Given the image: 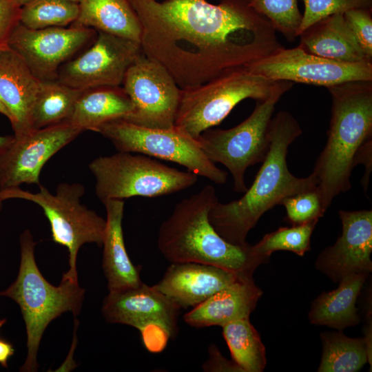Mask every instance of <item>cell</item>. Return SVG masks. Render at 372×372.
<instances>
[{"instance_id":"cell-21","label":"cell","mask_w":372,"mask_h":372,"mask_svg":"<svg viewBox=\"0 0 372 372\" xmlns=\"http://www.w3.org/2000/svg\"><path fill=\"white\" fill-rule=\"evenodd\" d=\"M298 45L304 51L345 63H372L357 41L343 13L334 14L312 24L302 32Z\"/></svg>"},{"instance_id":"cell-11","label":"cell","mask_w":372,"mask_h":372,"mask_svg":"<svg viewBox=\"0 0 372 372\" xmlns=\"http://www.w3.org/2000/svg\"><path fill=\"white\" fill-rule=\"evenodd\" d=\"M122 85L134 106L124 120L149 128L174 127L181 89L163 65L142 52L127 69Z\"/></svg>"},{"instance_id":"cell-43","label":"cell","mask_w":372,"mask_h":372,"mask_svg":"<svg viewBox=\"0 0 372 372\" xmlns=\"http://www.w3.org/2000/svg\"><path fill=\"white\" fill-rule=\"evenodd\" d=\"M6 322V319L0 320V327H1V326H3Z\"/></svg>"},{"instance_id":"cell-1","label":"cell","mask_w":372,"mask_h":372,"mask_svg":"<svg viewBox=\"0 0 372 372\" xmlns=\"http://www.w3.org/2000/svg\"><path fill=\"white\" fill-rule=\"evenodd\" d=\"M141 27L143 53L180 89L244 68L283 48L248 0H129Z\"/></svg>"},{"instance_id":"cell-25","label":"cell","mask_w":372,"mask_h":372,"mask_svg":"<svg viewBox=\"0 0 372 372\" xmlns=\"http://www.w3.org/2000/svg\"><path fill=\"white\" fill-rule=\"evenodd\" d=\"M73 24L140 43L141 23L129 0H79Z\"/></svg>"},{"instance_id":"cell-34","label":"cell","mask_w":372,"mask_h":372,"mask_svg":"<svg viewBox=\"0 0 372 372\" xmlns=\"http://www.w3.org/2000/svg\"><path fill=\"white\" fill-rule=\"evenodd\" d=\"M344 17L365 54L372 59L371 8H355L343 13Z\"/></svg>"},{"instance_id":"cell-27","label":"cell","mask_w":372,"mask_h":372,"mask_svg":"<svg viewBox=\"0 0 372 372\" xmlns=\"http://www.w3.org/2000/svg\"><path fill=\"white\" fill-rule=\"evenodd\" d=\"M322 353L319 372H355L369 362L371 355L364 338H352L341 331L320 333Z\"/></svg>"},{"instance_id":"cell-20","label":"cell","mask_w":372,"mask_h":372,"mask_svg":"<svg viewBox=\"0 0 372 372\" xmlns=\"http://www.w3.org/2000/svg\"><path fill=\"white\" fill-rule=\"evenodd\" d=\"M262 294L253 277H241L194 307L183 320L189 326L203 328L249 318Z\"/></svg>"},{"instance_id":"cell-19","label":"cell","mask_w":372,"mask_h":372,"mask_svg":"<svg viewBox=\"0 0 372 372\" xmlns=\"http://www.w3.org/2000/svg\"><path fill=\"white\" fill-rule=\"evenodd\" d=\"M40 82L8 45L0 48V99L10 114L15 138L34 131L32 112Z\"/></svg>"},{"instance_id":"cell-26","label":"cell","mask_w":372,"mask_h":372,"mask_svg":"<svg viewBox=\"0 0 372 372\" xmlns=\"http://www.w3.org/2000/svg\"><path fill=\"white\" fill-rule=\"evenodd\" d=\"M82 91L58 80L41 81L32 112V130L68 121Z\"/></svg>"},{"instance_id":"cell-31","label":"cell","mask_w":372,"mask_h":372,"mask_svg":"<svg viewBox=\"0 0 372 372\" xmlns=\"http://www.w3.org/2000/svg\"><path fill=\"white\" fill-rule=\"evenodd\" d=\"M258 14L265 17L276 32L291 42L298 37L302 14L298 0H248Z\"/></svg>"},{"instance_id":"cell-42","label":"cell","mask_w":372,"mask_h":372,"mask_svg":"<svg viewBox=\"0 0 372 372\" xmlns=\"http://www.w3.org/2000/svg\"><path fill=\"white\" fill-rule=\"evenodd\" d=\"M31 1H33V0H17V1L18 2V3L22 6H23L24 4ZM72 1H76V2H78L79 0H72Z\"/></svg>"},{"instance_id":"cell-14","label":"cell","mask_w":372,"mask_h":372,"mask_svg":"<svg viewBox=\"0 0 372 372\" xmlns=\"http://www.w3.org/2000/svg\"><path fill=\"white\" fill-rule=\"evenodd\" d=\"M96 35L94 29L74 24L32 30L19 23L8 45L39 80L54 81L57 79L60 68L89 46Z\"/></svg>"},{"instance_id":"cell-13","label":"cell","mask_w":372,"mask_h":372,"mask_svg":"<svg viewBox=\"0 0 372 372\" xmlns=\"http://www.w3.org/2000/svg\"><path fill=\"white\" fill-rule=\"evenodd\" d=\"M142 52L137 41L97 31L89 46L60 68L56 80L81 90L118 87Z\"/></svg>"},{"instance_id":"cell-7","label":"cell","mask_w":372,"mask_h":372,"mask_svg":"<svg viewBox=\"0 0 372 372\" xmlns=\"http://www.w3.org/2000/svg\"><path fill=\"white\" fill-rule=\"evenodd\" d=\"M89 168L96 180V195L102 203L169 195L188 189L198 181L193 172L180 171L149 156L131 152L98 157Z\"/></svg>"},{"instance_id":"cell-2","label":"cell","mask_w":372,"mask_h":372,"mask_svg":"<svg viewBox=\"0 0 372 372\" xmlns=\"http://www.w3.org/2000/svg\"><path fill=\"white\" fill-rule=\"evenodd\" d=\"M298 121L287 111L272 117L269 125V147L251 187L239 199L227 203L218 201L209 214V220L218 234L227 242L245 245L249 231L260 217L285 198L316 189L313 174L304 178L288 169L289 146L302 134Z\"/></svg>"},{"instance_id":"cell-29","label":"cell","mask_w":372,"mask_h":372,"mask_svg":"<svg viewBox=\"0 0 372 372\" xmlns=\"http://www.w3.org/2000/svg\"><path fill=\"white\" fill-rule=\"evenodd\" d=\"M79 11L78 2L72 0H33L21 7L19 23L32 30L68 27Z\"/></svg>"},{"instance_id":"cell-22","label":"cell","mask_w":372,"mask_h":372,"mask_svg":"<svg viewBox=\"0 0 372 372\" xmlns=\"http://www.w3.org/2000/svg\"><path fill=\"white\" fill-rule=\"evenodd\" d=\"M106 210V225L103 239L102 267L109 291L133 287L142 282L139 270L126 251L122 220L124 200L110 199L103 202Z\"/></svg>"},{"instance_id":"cell-35","label":"cell","mask_w":372,"mask_h":372,"mask_svg":"<svg viewBox=\"0 0 372 372\" xmlns=\"http://www.w3.org/2000/svg\"><path fill=\"white\" fill-rule=\"evenodd\" d=\"M21 7L17 0H0V48L8 45L13 30L19 23Z\"/></svg>"},{"instance_id":"cell-12","label":"cell","mask_w":372,"mask_h":372,"mask_svg":"<svg viewBox=\"0 0 372 372\" xmlns=\"http://www.w3.org/2000/svg\"><path fill=\"white\" fill-rule=\"evenodd\" d=\"M271 81H286L326 87L356 81H372V63H345L304 51L298 45L281 48L245 67Z\"/></svg>"},{"instance_id":"cell-36","label":"cell","mask_w":372,"mask_h":372,"mask_svg":"<svg viewBox=\"0 0 372 372\" xmlns=\"http://www.w3.org/2000/svg\"><path fill=\"white\" fill-rule=\"evenodd\" d=\"M143 343L149 352L160 353L172 338L169 331L158 323H150L139 329Z\"/></svg>"},{"instance_id":"cell-23","label":"cell","mask_w":372,"mask_h":372,"mask_svg":"<svg viewBox=\"0 0 372 372\" xmlns=\"http://www.w3.org/2000/svg\"><path fill=\"white\" fill-rule=\"evenodd\" d=\"M369 275L349 274L340 280L335 289L322 293L311 304L308 313L310 323L339 331L358 324L360 318L355 302Z\"/></svg>"},{"instance_id":"cell-40","label":"cell","mask_w":372,"mask_h":372,"mask_svg":"<svg viewBox=\"0 0 372 372\" xmlns=\"http://www.w3.org/2000/svg\"><path fill=\"white\" fill-rule=\"evenodd\" d=\"M0 113L7 117L8 119L10 118V114L5 106V105L3 103L1 100L0 99Z\"/></svg>"},{"instance_id":"cell-6","label":"cell","mask_w":372,"mask_h":372,"mask_svg":"<svg viewBox=\"0 0 372 372\" xmlns=\"http://www.w3.org/2000/svg\"><path fill=\"white\" fill-rule=\"evenodd\" d=\"M282 81L267 79L244 67L181 89L174 126L196 139L204 131L220 124L242 101L265 100Z\"/></svg>"},{"instance_id":"cell-30","label":"cell","mask_w":372,"mask_h":372,"mask_svg":"<svg viewBox=\"0 0 372 372\" xmlns=\"http://www.w3.org/2000/svg\"><path fill=\"white\" fill-rule=\"evenodd\" d=\"M318 221H313L291 227H280L276 231L265 234L263 238L253 245L256 253L269 260L276 251H290L303 256L310 250L312 233Z\"/></svg>"},{"instance_id":"cell-38","label":"cell","mask_w":372,"mask_h":372,"mask_svg":"<svg viewBox=\"0 0 372 372\" xmlns=\"http://www.w3.org/2000/svg\"><path fill=\"white\" fill-rule=\"evenodd\" d=\"M14 352V349L9 342L0 339V364L2 366H8V360Z\"/></svg>"},{"instance_id":"cell-3","label":"cell","mask_w":372,"mask_h":372,"mask_svg":"<svg viewBox=\"0 0 372 372\" xmlns=\"http://www.w3.org/2000/svg\"><path fill=\"white\" fill-rule=\"evenodd\" d=\"M218 201L215 188L206 185L178 202L158 229V250L171 263H204L253 277L269 260L258 255L253 245H234L218 234L209 220Z\"/></svg>"},{"instance_id":"cell-15","label":"cell","mask_w":372,"mask_h":372,"mask_svg":"<svg viewBox=\"0 0 372 372\" xmlns=\"http://www.w3.org/2000/svg\"><path fill=\"white\" fill-rule=\"evenodd\" d=\"M82 131L69 121L34 130L0 153V191L23 183L38 184L45 163Z\"/></svg>"},{"instance_id":"cell-4","label":"cell","mask_w":372,"mask_h":372,"mask_svg":"<svg viewBox=\"0 0 372 372\" xmlns=\"http://www.w3.org/2000/svg\"><path fill=\"white\" fill-rule=\"evenodd\" d=\"M327 88L332 101L327 141L312 172L326 211L335 197L351 188L350 177L358 156L372 143V81Z\"/></svg>"},{"instance_id":"cell-5","label":"cell","mask_w":372,"mask_h":372,"mask_svg":"<svg viewBox=\"0 0 372 372\" xmlns=\"http://www.w3.org/2000/svg\"><path fill=\"white\" fill-rule=\"evenodd\" d=\"M21 262L18 276L0 295L14 300L20 307L25 324L28 355L21 371L38 369L37 352L49 323L66 311L79 314L85 290L78 282L62 277L58 287L49 283L40 272L34 258L32 234L24 231L20 237Z\"/></svg>"},{"instance_id":"cell-8","label":"cell","mask_w":372,"mask_h":372,"mask_svg":"<svg viewBox=\"0 0 372 372\" xmlns=\"http://www.w3.org/2000/svg\"><path fill=\"white\" fill-rule=\"evenodd\" d=\"M292 86V82L282 81L269 98L257 101L251 114L242 123L227 130L208 129L196 138L209 160L221 163L230 172L236 192L247 189L246 169L264 161L269 147V125L275 106Z\"/></svg>"},{"instance_id":"cell-10","label":"cell","mask_w":372,"mask_h":372,"mask_svg":"<svg viewBox=\"0 0 372 372\" xmlns=\"http://www.w3.org/2000/svg\"><path fill=\"white\" fill-rule=\"evenodd\" d=\"M97 132L109 139L118 152L171 161L216 184H224L227 180V172L208 158L198 141L175 126L170 129L149 128L120 118L103 124Z\"/></svg>"},{"instance_id":"cell-16","label":"cell","mask_w":372,"mask_h":372,"mask_svg":"<svg viewBox=\"0 0 372 372\" xmlns=\"http://www.w3.org/2000/svg\"><path fill=\"white\" fill-rule=\"evenodd\" d=\"M339 216L342 232L333 245L318 256L315 266L333 282L353 273L372 271V210L345 211Z\"/></svg>"},{"instance_id":"cell-28","label":"cell","mask_w":372,"mask_h":372,"mask_svg":"<svg viewBox=\"0 0 372 372\" xmlns=\"http://www.w3.org/2000/svg\"><path fill=\"white\" fill-rule=\"evenodd\" d=\"M232 360L242 372H262L266 366L265 347L249 318L229 322L222 327Z\"/></svg>"},{"instance_id":"cell-37","label":"cell","mask_w":372,"mask_h":372,"mask_svg":"<svg viewBox=\"0 0 372 372\" xmlns=\"http://www.w3.org/2000/svg\"><path fill=\"white\" fill-rule=\"evenodd\" d=\"M203 369L205 371H242L233 360L225 358L215 345L209 347V358Z\"/></svg>"},{"instance_id":"cell-18","label":"cell","mask_w":372,"mask_h":372,"mask_svg":"<svg viewBox=\"0 0 372 372\" xmlns=\"http://www.w3.org/2000/svg\"><path fill=\"white\" fill-rule=\"evenodd\" d=\"M241 277L245 276L211 265L172 262L154 286L180 309H185L197 306Z\"/></svg>"},{"instance_id":"cell-24","label":"cell","mask_w":372,"mask_h":372,"mask_svg":"<svg viewBox=\"0 0 372 372\" xmlns=\"http://www.w3.org/2000/svg\"><path fill=\"white\" fill-rule=\"evenodd\" d=\"M134 109L132 102L120 86H101L83 90L69 122L82 132L98 131L103 124L124 119Z\"/></svg>"},{"instance_id":"cell-9","label":"cell","mask_w":372,"mask_h":372,"mask_svg":"<svg viewBox=\"0 0 372 372\" xmlns=\"http://www.w3.org/2000/svg\"><path fill=\"white\" fill-rule=\"evenodd\" d=\"M10 198H20L37 204L48 219L53 241L65 247L69 253V269L63 278L78 282L76 257L85 243L102 245L106 220L81 203L85 192L79 183H60L55 194L39 185V191L32 193L17 187L9 188Z\"/></svg>"},{"instance_id":"cell-41","label":"cell","mask_w":372,"mask_h":372,"mask_svg":"<svg viewBox=\"0 0 372 372\" xmlns=\"http://www.w3.org/2000/svg\"><path fill=\"white\" fill-rule=\"evenodd\" d=\"M9 199L7 189L0 191V209L1 208L2 203L3 200Z\"/></svg>"},{"instance_id":"cell-17","label":"cell","mask_w":372,"mask_h":372,"mask_svg":"<svg viewBox=\"0 0 372 372\" xmlns=\"http://www.w3.org/2000/svg\"><path fill=\"white\" fill-rule=\"evenodd\" d=\"M180 309L154 285L142 282L133 287L109 291L103 302L102 314L108 322L130 325L138 330L148 324L158 323L174 338L178 331Z\"/></svg>"},{"instance_id":"cell-33","label":"cell","mask_w":372,"mask_h":372,"mask_svg":"<svg viewBox=\"0 0 372 372\" xmlns=\"http://www.w3.org/2000/svg\"><path fill=\"white\" fill-rule=\"evenodd\" d=\"M304 11L298 37L316 22L333 15L355 8H371L372 0H302Z\"/></svg>"},{"instance_id":"cell-32","label":"cell","mask_w":372,"mask_h":372,"mask_svg":"<svg viewBox=\"0 0 372 372\" xmlns=\"http://www.w3.org/2000/svg\"><path fill=\"white\" fill-rule=\"evenodd\" d=\"M286 210V220L291 225L318 221L326 210L323 208L317 187L282 200Z\"/></svg>"},{"instance_id":"cell-39","label":"cell","mask_w":372,"mask_h":372,"mask_svg":"<svg viewBox=\"0 0 372 372\" xmlns=\"http://www.w3.org/2000/svg\"><path fill=\"white\" fill-rule=\"evenodd\" d=\"M13 136H0V153L3 152L14 141Z\"/></svg>"}]
</instances>
